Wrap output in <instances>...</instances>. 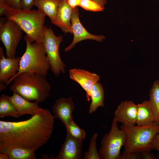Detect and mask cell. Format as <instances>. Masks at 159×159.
<instances>
[{
	"label": "cell",
	"instance_id": "1",
	"mask_svg": "<svg viewBox=\"0 0 159 159\" xmlns=\"http://www.w3.org/2000/svg\"><path fill=\"white\" fill-rule=\"evenodd\" d=\"M54 118L41 108L29 119L18 122L0 121V153L21 148L36 150L46 144L53 128Z\"/></svg>",
	"mask_w": 159,
	"mask_h": 159
},
{
	"label": "cell",
	"instance_id": "2",
	"mask_svg": "<svg viewBox=\"0 0 159 159\" xmlns=\"http://www.w3.org/2000/svg\"><path fill=\"white\" fill-rule=\"evenodd\" d=\"M46 76L37 73H22L14 78L10 90L28 101L43 102L49 97L51 89Z\"/></svg>",
	"mask_w": 159,
	"mask_h": 159
},
{
	"label": "cell",
	"instance_id": "3",
	"mask_svg": "<svg viewBox=\"0 0 159 159\" xmlns=\"http://www.w3.org/2000/svg\"><path fill=\"white\" fill-rule=\"evenodd\" d=\"M5 16L17 24L29 42H43L45 16L39 10L17 9L9 6Z\"/></svg>",
	"mask_w": 159,
	"mask_h": 159
},
{
	"label": "cell",
	"instance_id": "4",
	"mask_svg": "<svg viewBox=\"0 0 159 159\" xmlns=\"http://www.w3.org/2000/svg\"><path fill=\"white\" fill-rule=\"evenodd\" d=\"M120 128L127 135L122 154L130 152H141L154 149L152 143L153 138L159 133V124L155 122L148 125L138 126L122 123Z\"/></svg>",
	"mask_w": 159,
	"mask_h": 159
},
{
	"label": "cell",
	"instance_id": "5",
	"mask_svg": "<svg viewBox=\"0 0 159 159\" xmlns=\"http://www.w3.org/2000/svg\"><path fill=\"white\" fill-rule=\"evenodd\" d=\"M24 39L26 47L24 53L20 57L18 72L15 76L9 80L6 87L16 76L22 73H35L46 76L50 68L43 43H31L26 36Z\"/></svg>",
	"mask_w": 159,
	"mask_h": 159
},
{
	"label": "cell",
	"instance_id": "6",
	"mask_svg": "<svg viewBox=\"0 0 159 159\" xmlns=\"http://www.w3.org/2000/svg\"><path fill=\"white\" fill-rule=\"evenodd\" d=\"M117 122L113 118L110 131L101 140L99 152L101 159H121L120 149L125 144L127 135L124 129H119Z\"/></svg>",
	"mask_w": 159,
	"mask_h": 159
},
{
	"label": "cell",
	"instance_id": "7",
	"mask_svg": "<svg viewBox=\"0 0 159 159\" xmlns=\"http://www.w3.org/2000/svg\"><path fill=\"white\" fill-rule=\"evenodd\" d=\"M63 39L60 35L57 36L50 28L45 26L43 43L49 63L51 70L56 76L61 73H64L66 66L60 57L59 48Z\"/></svg>",
	"mask_w": 159,
	"mask_h": 159
},
{
	"label": "cell",
	"instance_id": "8",
	"mask_svg": "<svg viewBox=\"0 0 159 159\" xmlns=\"http://www.w3.org/2000/svg\"><path fill=\"white\" fill-rule=\"evenodd\" d=\"M22 31L14 21L0 23V39L6 49V57H15L16 49L22 37Z\"/></svg>",
	"mask_w": 159,
	"mask_h": 159
},
{
	"label": "cell",
	"instance_id": "9",
	"mask_svg": "<svg viewBox=\"0 0 159 159\" xmlns=\"http://www.w3.org/2000/svg\"><path fill=\"white\" fill-rule=\"evenodd\" d=\"M71 26L73 34V40L71 44L66 47L67 52L72 49L77 43L86 39H92L102 42L105 38L103 35H96L90 33L82 26L79 19V13L77 7L73 9L71 17Z\"/></svg>",
	"mask_w": 159,
	"mask_h": 159
},
{
	"label": "cell",
	"instance_id": "10",
	"mask_svg": "<svg viewBox=\"0 0 159 159\" xmlns=\"http://www.w3.org/2000/svg\"><path fill=\"white\" fill-rule=\"evenodd\" d=\"M20 57H5L3 48L0 47V91L4 90L9 80L17 74L20 66Z\"/></svg>",
	"mask_w": 159,
	"mask_h": 159
},
{
	"label": "cell",
	"instance_id": "11",
	"mask_svg": "<svg viewBox=\"0 0 159 159\" xmlns=\"http://www.w3.org/2000/svg\"><path fill=\"white\" fill-rule=\"evenodd\" d=\"M82 142L67 133L58 154L55 159H81L82 157Z\"/></svg>",
	"mask_w": 159,
	"mask_h": 159
},
{
	"label": "cell",
	"instance_id": "12",
	"mask_svg": "<svg viewBox=\"0 0 159 159\" xmlns=\"http://www.w3.org/2000/svg\"><path fill=\"white\" fill-rule=\"evenodd\" d=\"M69 77L77 82L86 92L87 100H90V93L95 84L100 80V76L88 71L80 69H73L69 70Z\"/></svg>",
	"mask_w": 159,
	"mask_h": 159
},
{
	"label": "cell",
	"instance_id": "13",
	"mask_svg": "<svg viewBox=\"0 0 159 159\" xmlns=\"http://www.w3.org/2000/svg\"><path fill=\"white\" fill-rule=\"evenodd\" d=\"M74 107L71 96L57 100L52 107L54 118L60 120L66 128L68 122L73 118L72 113Z\"/></svg>",
	"mask_w": 159,
	"mask_h": 159
},
{
	"label": "cell",
	"instance_id": "14",
	"mask_svg": "<svg viewBox=\"0 0 159 159\" xmlns=\"http://www.w3.org/2000/svg\"><path fill=\"white\" fill-rule=\"evenodd\" d=\"M137 114V105L132 101L125 100L118 106L115 111L114 118L117 122L135 125Z\"/></svg>",
	"mask_w": 159,
	"mask_h": 159
},
{
	"label": "cell",
	"instance_id": "15",
	"mask_svg": "<svg viewBox=\"0 0 159 159\" xmlns=\"http://www.w3.org/2000/svg\"><path fill=\"white\" fill-rule=\"evenodd\" d=\"M72 10L67 0L61 1L58 6L56 19L52 24L59 27L63 32L72 34L71 23Z\"/></svg>",
	"mask_w": 159,
	"mask_h": 159
},
{
	"label": "cell",
	"instance_id": "16",
	"mask_svg": "<svg viewBox=\"0 0 159 159\" xmlns=\"http://www.w3.org/2000/svg\"><path fill=\"white\" fill-rule=\"evenodd\" d=\"M13 92V95L10 97V100L20 116L27 114L32 116L41 109L37 102H31L25 100L16 92Z\"/></svg>",
	"mask_w": 159,
	"mask_h": 159
},
{
	"label": "cell",
	"instance_id": "17",
	"mask_svg": "<svg viewBox=\"0 0 159 159\" xmlns=\"http://www.w3.org/2000/svg\"><path fill=\"white\" fill-rule=\"evenodd\" d=\"M154 121V114L149 100L137 105V125H148Z\"/></svg>",
	"mask_w": 159,
	"mask_h": 159
},
{
	"label": "cell",
	"instance_id": "18",
	"mask_svg": "<svg viewBox=\"0 0 159 159\" xmlns=\"http://www.w3.org/2000/svg\"><path fill=\"white\" fill-rule=\"evenodd\" d=\"M60 0H35L34 5L45 16L49 17L52 23L57 15Z\"/></svg>",
	"mask_w": 159,
	"mask_h": 159
},
{
	"label": "cell",
	"instance_id": "19",
	"mask_svg": "<svg viewBox=\"0 0 159 159\" xmlns=\"http://www.w3.org/2000/svg\"><path fill=\"white\" fill-rule=\"evenodd\" d=\"M104 89L101 83L98 82L95 84L90 93L91 102L89 110V113L95 112L99 107H104Z\"/></svg>",
	"mask_w": 159,
	"mask_h": 159
},
{
	"label": "cell",
	"instance_id": "20",
	"mask_svg": "<svg viewBox=\"0 0 159 159\" xmlns=\"http://www.w3.org/2000/svg\"><path fill=\"white\" fill-rule=\"evenodd\" d=\"M7 116L18 118L20 115L10 101V97L2 94L0 97V117Z\"/></svg>",
	"mask_w": 159,
	"mask_h": 159
},
{
	"label": "cell",
	"instance_id": "21",
	"mask_svg": "<svg viewBox=\"0 0 159 159\" xmlns=\"http://www.w3.org/2000/svg\"><path fill=\"white\" fill-rule=\"evenodd\" d=\"M149 100L154 116V122L159 124V80L153 82L149 92Z\"/></svg>",
	"mask_w": 159,
	"mask_h": 159
},
{
	"label": "cell",
	"instance_id": "22",
	"mask_svg": "<svg viewBox=\"0 0 159 159\" xmlns=\"http://www.w3.org/2000/svg\"><path fill=\"white\" fill-rule=\"evenodd\" d=\"M34 150L16 148L9 150L7 153L9 159H35L37 157Z\"/></svg>",
	"mask_w": 159,
	"mask_h": 159
},
{
	"label": "cell",
	"instance_id": "23",
	"mask_svg": "<svg viewBox=\"0 0 159 159\" xmlns=\"http://www.w3.org/2000/svg\"><path fill=\"white\" fill-rule=\"evenodd\" d=\"M66 129L67 133L69 134L76 139L83 141L85 139V132L83 129H81L74 122L73 118L68 122Z\"/></svg>",
	"mask_w": 159,
	"mask_h": 159
},
{
	"label": "cell",
	"instance_id": "24",
	"mask_svg": "<svg viewBox=\"0 0 159 159\" xmlns=\"http://www.w3.org/2000/svg\"><path fill=\"white\" fill-rule=\"evenodd\" d=\"M98 134H94L92 136L88 150L85 151L83 158L84 159H101L96 148V140Z\"/></svg>",
	"mask_w": 159,
	"mask_h": 159
},
{
	"label": "cell",
	"instance_id": "25",
	"mask_svg": "<svg viewBox=\"0 0 159 159\" xmlns=\"http://www.w3.org/2000/svg\"><path fill=\"white\" fill-rule=\"evenodd\" d=\"M80 6L85 10L93 11H102L104 7L92 0H82Z\"/></svg>",
	"mask_w": 159,
	"mask_h": 159
},
{
	"label": "cell",
	"instance_id": "26",
	"mask_svg": "<svg viewBox=\"0 0 159 159\" xmlns=\"http://www.w3.org/2000/svg\"><path fill=\"white\" fill-rule=\"evenodd\" d=\"M141 152H130L122 154L121 159H141Z\"/></svg>",
	"mask_w": 159,
	"mask_h": 159
},
{
	"label": "cell",
	"instance_id": "27",
	"mask_svg": "<svg viewBox=\"0 0 159 159\" xmlns=\"http://www.w3.org/2000/svg\"><path fill=\"white\" fill-rule=\"evenodd\" d=\"M35 0H20L22 9L24 10H31L34 5Z\"/></svg>",
	"mask_w": 159,
	"mask_h": 159
},
{
	"label": "cell",
	"instance_id": "28",
	"mask_svg": "<svg viewBox=\"0 0 159 159\" xmlns=\"http://www.w3.org/2000/svg\"><path fill=\"white\" fill-rule=\"evenodd\" d=\"M9 6L8 3L0 1V16L5 15Z\"/></svg>",
	"mask_w": 159,
	"mask_h": 159
},
{
	"label": "cell",
	"instance_id": "29",
	"mask_svg": "<svg viewBox=\"0 0 159 159\" xmlns=\"http://www.w3.org/2000/svg\"><path fill=\"white\" fill-rule=\"evenodd\" d=\"M8 4L11 7L17 9H21L20 0H9Z\"/></svg>",
	"mask_w": 159,
	"mask_h": 159
},
{
	"label": "cell",
	"instance_id": "30",
	"mask_svg": "<svg viewBox=\"0 0 159 159\" xmlns=\"http://www.w3.org/2000/svg\"><path fill=\"white\" fill-rule=\"evenodd\" d=\"M152 144L154 149L156 150L159 152L157 156L159 158V134H158L154 136Z\"/></svg>",
	"mask_w": 159,
	"mask_h": 159
},
{
	"label": "cell",
	"instance_id": "31",
	"mask_svg": "<svg viewBox=\"0 0 159 159\" xmlns=\"http://www.w3.org/2000/svg\"><path fill=\"white\" fill-rule=\"evenodd\" d=\"M142 158L144 159H157V158L150 152V151L145 150L141 152Z\"/></svg>",
	"mask_w": 159,
	"mask_h": 159
},
{
	"label": "cell",
	"instance_id": "32",
	"mask_svg": "<svg viewBox=\"0 0 159 159\" xmlns=\"http://www.w3.org/2000/svg\"><path fill=\"white\" fill-rule=\"evenodd\" d=\"M82 0H67L68 5L72 8L74 9L80 6Z\"/></svg>",
	"mask_w": 159,
	"mask_h": 159
},
{
	"label": "cell",
	"instance_id": "33",
	"mask_svg": "<svg viewBox=\"0 0 159 159\" xmlns=\"http://www.w3.org/2000/svg\"><path fill=\"white\" fill-rule=\"evenodd\" d=\"M95 1L101 5L102 6L104 7L106 4L107 0H92Z\"/></svg>",
	"mask_w": 159,
	"mask_h": 159
},
{
	"label": "cell",
	"instance_id": "34",
	"mask_svg": "<svg viewBox=\"0 0 159 159\" xmlns=\"http://www.w3.org/2000/svg\"><path fill=\"white\" fill-rule=\"evenodd\" d=\"M0 159H9L6 153H0Z\"/></svg>",
	"mask_w": 159,
	"mask_h": 159
},
{
	"label": "cell",
	"instance_id": "35",
	"mask_svg": "<svg viewBox=\"0 0 159 159\" xmlns=\"http://www.w3.org/2000/svg\"><path fill=\"white\" fill-rule=\"evenodd\" d=\"M8 0H0V1H4L8 4Z\"/></svg>",
	"mask_w": 159,
	"mask_h": 159
},
{
	"label": "cell",
	"instance_id": "36",
	"mask_svg": "<svg viewBox=\"0 0 159 159\" xmlns=\"http://www.w3.org/2000/svg\"><path fill=\"white\" fill-rule=\"evenodd\" d=\"M61 1H64V0H60Z\"/></svg>",
	"mask_w": 159,
	"mask_h": 159
},
{
	"label": "cell",
	"instance_id": "37",
	"mask_svg": "<svg viewBox=\"0 0 159 159\" xmlns=\"http://www.w3.org/2000/svg\"></svg>",
	"mask_w": 159,
	"mask_h": 159
}]
</instances>
